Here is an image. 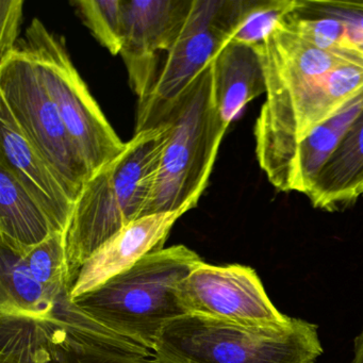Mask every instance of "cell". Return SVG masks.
Wrapping results in <instances>:
<instances>
[{
	"label": "cell",
	"mask_w": 363,
	"mask_h": 363,
	"mask_svg": "<svg viewBox=\"0 0 363 363\" xmlns=\"http://www.w3.org/2000/svg\"><path fill=\"white\" fill-rule=\"evenodd\" d=\"M265 101L255 125L256 156L272 184L289 192L299 144L363 91V67L281 24L256 46Z\"/></svg>",
	"instance_id": "6da1fadb"
},
{
	"label": "cell",
	"mask_w": 363,
	"mask_h": 363,
	"mask_svg": "<svg viewBox=\"0 0 363 363\" xmlns=\"http://www.w3.org/2000/svg\"><path fill=\"white\" fill-rule=\"evenodd\" d=\"M169 139L167 122L135 133L122 154L93 174L82 186L65 233L72 286L97 248L145 216Z\"/></svg>",
	"instance_id": "7a4b0ae2"
},
{
	"label": "cell",
	"mask_w": 363,
	"mask_h": 363,
	"mask_svg": "<svg viewBox=\"0 0 363 363\" xmlns=\"http://www.w3.org/2000/svg\"><path fill=\"white\" fill-rule=\"evenodd\" d=\"M203 261L184 245L163 248L72 301L104 326L152 350L165 325L186 315L178 286Z\"/></svg>",
	"instance_id": "3957f363"
},
{
	"label": "cell",
	"mask_w": 363,
	"mask_h": 363,
	"mask_svg": "<svg viewBox=\"0 0 363 363\" xmlns=\"http://www.w3.org/2000/svg\"><path fill=\"white\" fill-rule=\"evenodd\" d=\"M155 363H314L323 354L318 325L291 318L281 326H246L196 314L165 325Z\"/></svg>",
	"instance_id": "277c9868"
},
{
	"label": "cell",
	"mask_w": 363,
	"mask_h": 363,
	"mask_svg": "<svg viewBox=\"0 0 363 363\" xmlns=\"http://www.w3.org/2000/svg\"><path fill=\"white\" fill-rule=\"evenodd\" d=\"M0 363H155L150 350L80 310L67 289L50 315L0 314Z\"/></svg>",
	"instance_id": "5b68a950"
},
{
	"label": "cell",
	"mask_w": 363,
	"mask_h": 363,
	"mask_svg": "<svg viewBox=\"0 0 363 363\" xmlns=\"http://www.w3.org/2000/svg\"><path fill=\"white\" fill-rule=\"evenodd\" d=\"M212 62L161 122L169 123V139L144 216L178 210L190 211L207 189L228 129L214 101Z\"/></svg>",
	"instance_id": "8992f818"
},
{
	"label": "cell",
	"mask_w": 363,
	"mask_h": 363,
	"mask_svg": "<svg viewBox=\"0 0 363 363\" xmlns=\"http://www.w3.org/2000/svg\"><path fill=\"white\" fill-rule=\"evenodd\" d=\"M18 45L33 59L91 174L122 154L126 142L114 131L91 94L72 61L65 38L50 31L39 18H33Z\"/></svg>",
	"instance_id": "52a82bcc"
},
{
	"label": "cell",
	"mask_w": 363,
	"mask_h": 363,
	"mask_svg": "<svg viewBox=\"0 0 363 363\" xmlns=\"http://www.w3.org/2000/svg\"><path fill=\"white\" fill-rule=\"evenodd\" d=\"M0 101L7 106L27 141L52 167L76 203L92 174L33 59L20 45L0 61Z\"/></svg>",
	"instance_id": "ba28073f"
},
{
	"label": "cell",
	"mask_w": 363,
	"mask_h": 363,
	"mask_svg": "<svg viewBox=\"0 0 363 363\" xmlns=\"http://www.w3.org/2000/svg\"><path fill=\"white\" fill-rule=\"evenodd\" d=\"M247 0H193L186 25L161 63L156 82L138 101L135 133L157 127L201 72L233 40Z\"/></svg>",
	"instance_id": "9c48e42d"
},
{
	"label": "cell",
	"mask_w": 363,
	"mask_h": 363,
	"mask_svg": "<svg viewBox=\"0 0 363 363\" xmlns=\"http://www.w3.org/2000/svg\"><path fill=\"white\" fill-rule=\"evenodd\" d=\"M186 314L207 316L246 326L290 323L269 299L258 274L242 264L197 265L178 286Z\"/></svg>",
	"instance_id": "30bf717a"
},
{
	"label": "cell",
	"mask_w": 363,
	"mask_h": 363,
	"mask_svg": "<svg viewBox=\"0 0 363 363\" xmlns=\"http://www.w3.org/2000/svg\"><path fill=\"white\" fill-rule=\"evenodd\" d=\"M193 0H122V50L129 84L138 101L152 90L160 56L182 33Z\"/></svg>",
	"instance_id": "8fae6325"
},
{
	"label": "cell",
	"mask_w": 363,
	"mask_h": 363,
	"mask_svg": "<svg viewBox=\"0 0 363 363\" xmlns=\"http://www.w3.org/2000/svg\"><path fill=\"white\" fill-rule=\"evenodd\" d=\"M188 210L152 214L133 220L112 235L84 263L71 289V299L99 288L138 261L164 248L175 223Z\"/></svg>",
	"instance_id": "7c38bea8"
},
{
	"label": "cell",
	"mask_w": 363,
	"mask_h": 363,
	"mask_svg": "<svg viewBox=\"0 0 363 363\" xmlns=\"http://www.w3.org/2000/svg\"><path fill=\"white\" fill-rule=\"evenodd\" d=\"M0 138L3 160L30 196L41 206L55 233H67L75 203L52 167L18 128L5 103L0 101Z\"/></svg>",
	"instance_id": "4fadbf2b"
},
{
	"label": "cell",
	"mask_w": 363,
	"mask_h": 363,
	"mask_svg": "<svg viewBox=\"0 0 363 363\" xmlns=\"http://www.w3.org/2000/svg\"><path fill=\"white\" fill-rule=\"evenodd\" d=\"M214 101L223 122L229 125L261 94L264 75L256 48L231 40L212 62Z\"/></svg>",
	"instance_id": "5bb4252c"
},
{
	"label": "cell",
	"mask_w": 363,
	"mask_h": 363,
	"mask_svg": "<svg viewBox=\"0 0 363 363\" xmlns=\"http://www.w3.org/2000/svg\"><path fill=\"white\" fill-rule=\"evenodd\" d=\"M54 233L48 214L0 160V245L24 256Z\"/></svg>",
	"instance_id": "9a60e30c"
},
{
	"label": "cell",
	"mask_w": 363,
	"mask_h": 363,
	"mask_svg": "<svg viewBox=\"0 0 363 363\" xmlns=\"http://www.w3.org/2000/svg\"><path fill=\"white\" fill-rule=\"evenodd\" d=\"M363 184V112L329 159L308 195L312 206L341 211L360 197Z\"/></svg>",
	"instance_id": "2e32d148"
},
{
	"label": "cell",
	"mask_w": 363,
	"mask_h": 363,
	"mask_svg": "<svg viewBox=\"0 0 363 363\" xmlns=\"http://www.w3.org/2000/svg\"><path fill=\"white\" fill-rule=\"evenodd\" d=\"M362 112L363 91L299 144L293 159L289 192L306 196L311 193L320 172Z\"/></svg>",
	"instance_id": "e0dca14e"
},
{
	"label": "cell",
	"mask_w": 363,
	"mask_h": 363,
	"mask_svg": "<svg viewBox=\"0 0 363 363\" xmlns=\"http://www.w3.org/2000/svg\"><path fill=\"white\" fill-rule=\"evenodd\" d=\"M22 255L0 245V314L44 318L56 307Z\"/></svg>",
	"instance_id": "ac0fdd59"
},
{
	"label": "cell",
	"mask_w": 363,
	"mask_h": 363,
	"mask_svg": "<svg viewBox=\"0 0 363 363\" xmlns=\"http://www.w3.org/2000/svg\"><path fill=\"white\" fill-rule=\"evenodd\" d=\"M23 257L31 274L45 289L55 303L65 290L72 289L65 233H52L45 241L31 248Z\"/></svg>",
	"instance_id": "d6986e66"
},
{
	"label": "cell",
	"mask_w": 363,
	"mask_h": 363,
	"mask_svg": "<svg viewBox=\"0 0 363 363\" xmlns=\"http://www.w3.org/2000/svg\"><path fill=\"white\" fill-rule=\"evenodd\" d=\"M296 4L297 0H247L233 41L252 48L260 45L294 11Z\"/></svg>",
	"instance_id": "ffe728a7"
},
{
	"label": "cell",
	"mask_w": 363,
	"mask_h": 363,
	"mask_svg": "<svg viewBox=\"0 0 363 363\" xmlns=\"http://www.w3.org/2000/svg\"><path fill=\"white\" fill-rule=\"evenodd\" d=\"M72 5L93 37L110 54L122 50V0H76Z\"/></svg>",
	"instance_id": "44dd1931"
},
{
	"label": "cell",
	"mask_w": 363,
	"mask_h": 363,
	"mask_svg": "<svg viewBox=\"0 0 363 363\" xmlns=\"http://www.w3.org/2000/svg\"><path fill=\"white\" fill-rule=\"evenodd\" d=\"M23 0H0V61L9 57L20 42Z\"/></svg>",
	"instance_id": "7402d4cb"
},
{
	"label": "cell",
	"mask_w": 363,
	"mask_h": 363,
	"mask_svg": "<svg viewBox=\"0 0 363 363\" xmlns=\"http://www.w3.org/2000/svg\"><path fill=\"white\" fill-rule=\"evenodd\" d=\"M352 363H363V328L354 341V359Z\"/></svg>",
	"instance_id": "603a6c76"
},
{
	"label": "cell",
	"mask_w": 363,
	"mask_h": 363,
	"mask_svg": "<svg viewBox=\"0 0 363 363\" xmlns=\"http://www.w3.org/2000/svg\"><path fill=\"white\" fill-rule=\"evenodd\" d=\"M360 197L361 196H363V184H362V186H361V188H360Z\"/></svg>",
	"instance_id": "cb8c5ba5"
}]
</instances>
